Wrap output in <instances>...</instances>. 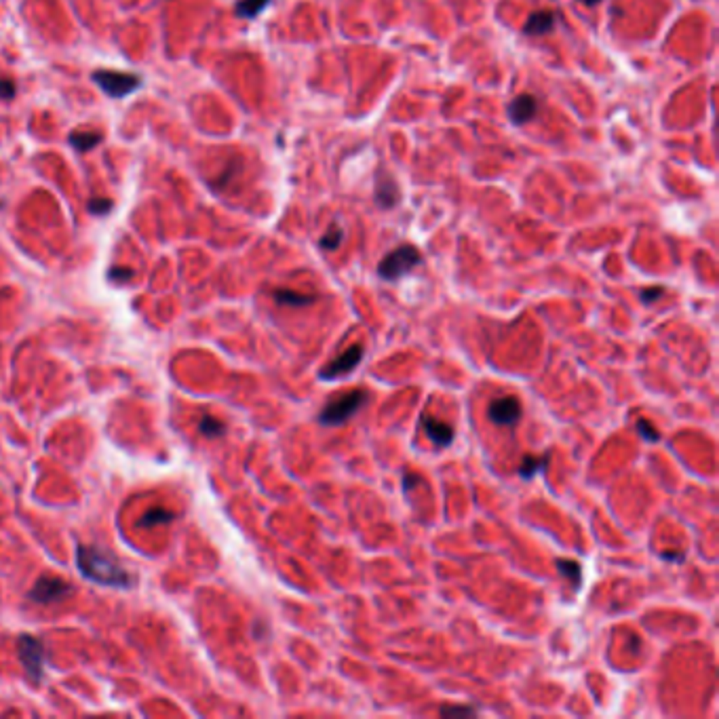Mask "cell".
<instances>
[{
	"label": "cell",
	"mask_w": 719,
	"mask_h": 719,
	"mask_svg": "<svg viewBox=\"0 0 719 719\" xmlns=\"http://www.w3.org/2000/svg\"><path fill=\"white\" fill-rule=\"evenodd\" d=\"M78 570L85 578L106 585V587H131L133 576L104 549L99 547H78L76 553Z\"/></svg>",
	"instance_id": "obj_1"
},
{
	"label": "cell",
	"mask_w": 719,
	"mask_h": 719,
	"mask_svg": "<svg viewBox=\"0 0 719 719\" xmlns=\"http://www.w3.org/2000/svg\"><path fill=\"white\" fill-rule=\"evenodd\" d=\"M368 403V395L363 391H350L344 393L340 397H335L333 401H329L321 414H319V422L323 426H342L344 422H348L358 410Z\"/></svg>",
	"instance_id": "obj_2"
},
{
	"label": "cell",
	"mask_w": 719,
	"mask_h": 719,
	"mask_svg": "<svg viewBox=\"0 0 719 719\" xmlns=\"http://www.w3.org/2000/svg\"><path fill=\"white\" fill-rule=\"evenodd\" d=\"M418 264H422L420 249L414 245H401L380 260L378 274L384 281H397V279L405 277L407 272H412Z\"/></svg>",
	"instance_id": "obj_3"
},
{
	"label": "cell",
	"mask_w": 719,
	"mask_h": 719,
	"mask_svg": "<svg viewBox=\"0 0 719 719\" xmlns=\"http://www.w3.org/2000/svg\"><path fill=\"white\" fill-rule=\"evenodd\" d=\"M91 81L110 97H127L139 89L141 78L133 72H118V70H95Z\"/></svg>",
	"instance_id": "obj_4"
},
{
	"label": "cell",
	"mask_w": 719,
	"mask_h": 719,
	"mask_svg": "<svg viewBox=\"0 0 719 719\" xmlns=\"http://www.w3.org/2000/svg\"><path fill=\"white\" fill-rule=\"evenodd\" d=\"M18 650H20V660H22L26 673L34 681H41L45 675V660H47L43 641L39 637H32V635H22Z\"/></svg>",
	"instance_id": "obj_5"
},
{
	"label": "cell",
	"mask_w": 719,
	"mask_h": 719,
	"mask_svg": "<svg viewBox=\"0 0 719 719\" xmlns=\"http://www.w3.org/2000/svg\"><path fill=\"white\" fill-rule=\"evenodd\" d=\"M363 352H365V348H363L361 344H352L350 348H346L342 354H337V356L333 358V361H329V363L321 370V378H323V380H333V378H340V376L350 374L358 363H361Z\"/></svg>",
	"instance_id": "obj_6"
},
{
	"label": "cell",
	"mask_w": 719,
	"mask_h": 719,
	"mask_svg": "<svg viewBox=\"0 0 719 719\" xmlns=\"http://www.w3.org/2000/svg\"><path fill=\"white\" fill-rule=\"evenodd\" d=\"M521 401L512 395L494 399L487 407V416L498 426H515L521 420Z\"/></svg>",
	"instance_id": "obj_7"
},
{
	"label": "cell",
	"mask_w": 719,
	"mask_h": 719,
	"mask_svg": "<svg viewBox=\"0 0 719 719\" xmlns=\"http://www.w3.org/2000/svg\"><path fill=\"white\" fill-rule=\"evenodd\" d=\"M66 595H70V585L62 578H53V576H43L36 580V585L32 587L30 591V599L36 601V603H53V601H60L64 599Z\"/></svg>",
	"instance_id": "obj_8"
},
{
	"label": "cell",
	"mask_w": 719,
	"mask_h": 719,
	"mask_svg": "<svg viewBox=\"0 0 719 719\" xmlns=\"http://www.w3.org/2000/svg\"><path fill=\"white\" fill-rule=\"evenodd\" d=\"M506 114L512 125H527L538 114V99L529 93H521L508 102Z\"/></svg>",
	"instance_id": "obj_9"
},
{
	"label": "cell",
	"mask_w": 719,
	"mask_h": 719,
	"mask_svg": "<svg viewBox=\"0 0 719 719\" xmlns=\"http://www.w3.org/2000/svg\"><path fill=\"white\" fill-rule=\"evenodd\" d=\"M555 22H557V13L555 11H551V9L536 11V13H531L527 18L525 26H523V32L527 36H545V34L553 32Z\"/></svg>",
	"instance_id": "obj_10"
},
{
	"label": "cell",
	"mask_w": 719,
	"mask_h": 719,
	"mask_svg": "<svg viewBox=\"0 0 719 719\" xmlns=\"http://www.w3.org/2000/svg\"><path fill=\"white\" fill-rule=\"evenodd\" d=\"M422 426L426 431V435L431 437V441L437 447H445L454 441V428L447 422H441L435 416H424L422 418Z\"/></svg>",
	"instance_id": "obj_11"
},
{
	"label": "cell",
	"mask_w": 719,
	"mask_h": 719,
	"mask_svg": "<svg viewBox=\"0 0 719 719\" xmlns=\"http://www.w3.org/2000/svg\"><path fill=\"white\" fill-rule=\"evenodd\" d=\"M397 199H399V190H397V184L393 182V177L386 175L384 171L378 173V182H376V203L382 207V209H393L397 205Z\"/></svg>",
	"instance_id": "obj_12"
},
{
	"label": "cell",
	"mask_w": 719,
	"mask_h": 719,
	"mask_svg": "<svg viewBox=\"0 0 719 719\" xmlns=\"http://www.w3.org/2000/svg\"><path fill=\"white\" fill-rule=\"evenodd\" d=\"M102 139H104V135L99 131H74V133L68 135L70 146L76 152H81V154L91 152L93 148H97L102 144Z\"/></svg>",
	"instance_id": "obj_13"
},
{
	"label": "cell",
	"mask_w": 719,
	"mask_h": 719,
	"mask_svg": "<svg viewBox=\"0 0 719 719\" xmlns=\"http://www.w3.org/2000/svg\"><path fill=\"white\" fill-rule=\"evenodd\" d=\"M272 298H274V302L281 304V306H295V308H300V306H310V304L316 302V295H312V293H300V291H293V289H277V291L272 293Z\"/></svg>",
	"instance_id": "obj_14"
},
{
	"label": "cell",
	"mask_w": 719,
	"mask_h": 719,
	"mask_svg": "<svg viewBox=\"0 0 719 719\" xmlns=\"http://www.w3.org/2000/svg\"><path fill=\"white\" fill-rule=\"evenodd\" d=\"M549 460H551L549 454H545V456H540V458H538V456H525V458L521 460V464H519V475H521V479H531L533 475L547 470Z\"/></svg>",
	"instance_id": "obj_15"
},
{
	"label": "cell",
	"mask_w": 719,
	"mask_h": 719,
	"mask_svg": "<svg viewBox=\"0 0 719 719\" xmlns=\"http://www.w3.org/2000/svg\"><path fill=\"white\" fill-rule=\"evenodd\" d=\"M270 5V0H239L237 3V15L243 20H253L256 15H260L266 7Z\"/></svg>",
	"instance_id": "obj_16"
},
{
	"label": "cell",
	"mask_w": 719,
	"mask_h": 719,
	"mask_svg": "<svg viewBox=\"0 0 719 719\" xmlns=\"http://www.w3.org/2000/svg\"><path fill=\"white\" fill-rule=\"evenodd\" d=\"M173 519V512L165 506H154L150 508L141 519H139V527H154L160 523H169Z\"/></svg>",
	"instance_id": "obj_17"
},
{
	"label": "cell",
	"mask_w": 719,
	"mask_h": 719,
	"mask_svg": "<svg viewBox=\"0 0 719 719\" xmlns=\"http://www.w3.org/2000/svg\"><path fill=\"white\" fill-rule=\"evenodd\" d=\"M557 570H559V574H561V576H566V578L572 582V587H574V589H578V587H580V582H582V568H580L576 561H570V559H557Z\"/></svg>",
	"instance_id": "obj_18"
},
{
	"label": "cell",
	"mask_w": 719,
	"mask_h": 719,
	"mask_svg": "<svg viewBox=\"0 0 719 719\" xmlns=\"http://www.w3.org/2000/svg\"><path fill=\"white\" fill-rule=\"evenodd\" d=\"M342 241H344V230H342V226L331 224V226L327 228V232L321 237L319 247L325 249V251H333V249H337V247L342 245Z\"/></svg>",
	"instance_id": "obj_19"
},
{
	"label": "cell",
	"mask_w": 719,
	"mask_h": 719,
	"mask_svg": "<svg viewBox=\"0 0 719 719\" xmlns=\"http://www.w3.org/2000/svg\"><path fill=\"white\" fill-rule=\"evenodd\" d=\"M199 431L205 437H220V435H224V422L214 418V416H203V420L199 424Z\"/></svg>",
	"instance_id": "obj_20"
},
{
	"label": "cell",
	"mask_w": 719,
	"mask_h": 719,
	"mask_svg": "<svg viewBox=\"0 0 719 719\" xmlns=\"http://www.w3.org/2000/svg\"><path fill=\"white\" fill-rule=\"evenodd\" d=\"M439 715L441 717H475L477 715V708L475 706H468V704H445L439 708Z\"/></svg>",
	"instance_id": "obj_21"
},
{
	"label": "cell",
	"mask_w": 719,
	"mask_h": 719,
	"mask_svg": "<svg viewBox=\"0 0 719 719\" xmlns=\"http://www.w3.org/2000/svg\"><path fill=\"white\" fill-rule=\"evenodd\" d=\"M112 201L110 199H104V197H93V199H89V203H87V209H89V214H93V216H104V214H108L110 209H112Z\"/></svg>",
	"instance_id": "obj_22"
},
{
	"label": "cell",
	"mask_w": 719,
	"mask_h": 719,
	"mask_svg": "<svg viewBox=\"0 0 719 719\" xmlns=\"http://www.w3.org/2000/svg\"><path fill=\"white\" fill-rule=\"evenodd\" d=\"M635 428H637V433H639L645 441H658V439H660L656 426H654L650 420H645V418H639V420L635 422Z\"/></svg>",
	"instance_id": "obj_23"
},
{
	"label": "cell",
	"mask_w": 719,
	"mask_h": 719,
	"mask_svg": "<svg viewBox=\"0 0 719 719\" xmlns=\"http://www.w3.org/2000/svg\"><path fill=\"white\" fill-rule=\"evenodd\" d=\"M15 93H18V87L13 78H0V97L9 102L15 97Z\"/></svg>",
	"instance_id": "obj_24"
},
{
	"label": "cell",
	"mask_w": 719,
	"mask_h": 719,
	"mask_svg": "<svg viewBox=\"0 0 719 719\" xmlns=\"http://www.w3.org/2000/svg\"><path fill=\"white\" fill-rule=\"evenodd\" d=\"M662 293H664V289H662V287H650V289H643L639 295H641V302H643V304H650V302L658 300Z\"/></svg>",
	"instance_id": "obj_25"
},
{
	"label": "cell",
	"mask_w": 719,
	"mask_h": 719,
	"mask_svg": "<svg viewBox=\"0 0 719 719\" xmlns=\"http://www.w3.org/2000/svg\"><path fill=\"white\" fill-rule=\"evenodd\" d=\"M131 277H133L131 268H112L110 270V279L112 281H129Z\"/></svg>",
	"instance_id": "obj_26"
},
{
	"label": "cell",
	"mask_w": 719,
	"mask_h": 719,
	"mask_svg": "<svg viewBox=\"0 0 719 719\" xmlns=\"http://www.w3.org/2000/svg\"><path fill=\"white\" fill-rule=\"evenodd\" d=\"M235 173H237V167H228L226 173H224V177H220L218 182H216V186H226V184H228V179H230Z\"/></svg>",
	"instance_id": "obj_27"
},
{
	"label": "cell",
	"mask_w": 719,
	"mask_h": 719,
	"mask_svg": "<svg viewBox=\"0 0 719 719\" xmlns=\"http://www.w3.org/2000/svg\"><path fill=\"white\" fill-rule=\"evenodd\" d=\"M660 557L669 561H683V553H662Z\"/></svg>",
	"instance_id": "obj_28"
},
{
	"label": "cell",
	"mask_w": 719,
	"mask_h": 719,
	"mask_svg": "<svg viewBox=\"0 0 719 719\" xmlns=\"http://www.w3.org/2000/svg\"><path fill=\"white\" fill-rule=\"evenodd\" d=\"M578 3H582V5H587V7H597V5L601 3V0H578Z\"/></svg>",
	"instance_id": "obj_29"
}]
</instances>
